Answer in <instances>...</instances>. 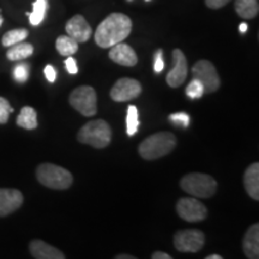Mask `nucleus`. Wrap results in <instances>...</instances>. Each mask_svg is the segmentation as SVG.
<instances>
[{"mask_svg": "<svg viewBox=\"0 0 259 259\" xmlns=\"http://www.w3.org/2000/svg\"><path fill=\"white\" fill-rule=\"evenodd\" d=\"M77 138L80 143L92 145L93 148H106L112 139L111 126L102 119L89 121L79 130Z\"/></svg>", "mask_w": 259, "mask_h": 259, "instance_id": "obj_3", "label": "nucleus"}, {"mask_svg": "<svg viewBox=\"0 0 259 259\" xmlns=\"http://www.w3.org/2000/svg\"><path fill=\"white\" fill-rule=\"evenodd\" d=\"M136 257L134 255H130V254H118L115 255V259H135Z\"/></svg>", "mask_w": 259, "mask_h": 259, "instance_id": "obj_34", "label": "nucleus"}, {"mask_svg": "<svg viewBox=\"0 0 259 259\" xmlns=\"http://www.w3.org/2000/svg\"><path fill=\"white\" fill-rule=\"evenodd\" d=\"M169 120L173 122V124L181 126V127H189V125H190V116H189V114H186V113H184V112L170 114Z\"/></svg>", "mask_w": 259, "mask_h": 259, "instance_id": "obj_28", "label": "nucleus"}, {"mask_svg": "<svg viewBox=\"0 0 259 259\" xmlns=\"http://www.w3.org/2000/svg\"><path fill=\"white\" fill-rule=\"evenodd\" d=\"M132 21L124 14L109 15L97 27L94 38L97 46L101 48H111L114 45L122 42L131 34Z\"/></svg>", "mask_w": 259, "mask_h": 259, "instance_id": "obj_1", "label": "nucleus"}, {"mask_svg": "<svg viewBox=\"0 0 259 259\" xmlns=\"http://www.w3.org/2000/svg\"><path fill=\"white\" fill-rule=\"evenodd\" d=\"M48 9L47 0H35L32 4V12L29 15V21L31 25H38L46 17V12Z\"/></svg>", "mask_w": 259, "mask_h": 259, "instance_id": "obj_22", "label": "nucleus"}, {"mask_svg": "<svg viewBox=\"0 0 259 259\" xmlns=\"http://www.w3.org/2000/svg\"><path fill=\"white\" fill-rule=\"evenodd\" d=\"M109 58L111 60L114 61V63L122 65V66H135L136 64L138 63V57L136 54L134 48L128 45L122 44V42H119V44L114 45V46L111 47V52H109Z\"/></svg>", "mask_w": 259, "mask_h": 259, "instance_id": "obj_14", "label": "nucleus"}, {"mask_svg": "<svg viewBox=\"0 0 259 259\" xmlns=\"http://www.w3.org/2000/svg\"><path fill=\"white\" fill-rule=\"evenodd\" d=\"M11 113H14V108L10 106L8 100L4 97H0V124H6Z\"/></svg>", "mask_w": 259, "mask_h": 259, "instance_id": "obj_27", "label": "nucleus"}, {"mask_svg": "<svg viewBox=\"0 0 259 259\" xmlns=\"http://www.w3.org/2000/svg\"><path fill=\"white\" fill-rule=\"evenodd\" d=\"M205 245V235L198 229H184L174 235V246L179 252L197 253Z\"/></svg>", "mask_w": 259, "mask_h": 259, "instance_id": "obj_7", "label": "nucleus"}, {"mask_svg": "<svg viewBox=\"0 0 259 259\" xmlns=\"http://www.w3.org/2000/svg\"><path fill=\"white\" fill-rule=\"evenodd\" d=\"M138 111L136 106H128L127 108V116H126V127H127V135L134 136L138 131Z\"/></svg>", "mask_w": 259, "mask_h": 259, "instance_id": "obj_24", "label": "nucleus"}, {"mask_svg": "<svg viewBox=\"0 0 259 259\" xmlns=\"http://www.w3.org/2000/svg\"><path fill=\"white\" fill-rule=\"evenodd\" d=\"M38 183L48 189L67 190L72 185L73 177L69 170L53 163H42L36 169Z\"/></svg>", "mask_w": 259, "mask_h": 259, "instance_id": "obj_4", "label": "nucleus"}, {"mask_svg": "<svg viewBox=\"0 0 259 259\" xmlns=\"http://www.w3.org/2000/svg\"><path fill=\"white\" fill-rule=\"evenodd\" d=\"M153 259H171V257L168 253H164V252H154L153 255H151Z\"/></svg>", "mask_w": 259, "mask_h": 259, "instance_id": "obj_33", "label": "nucleus"}, {"mask_svg": "<svg viewBox=\"0 0 259 259\" xmlns=\"http://www.w3.org/2000/svg\"><path fill=\"white\" fill-rule=\"evenodd\" d=\"M180 186L187 194L197 198H210L218 190L216 180L211 176L203 173L187 174L180 180Z\"/></svg>", "mask_w": 259, "mask_h": 259, "instance_id": "obj_5", "label": "nucleus"}, {"mask_svg": "<svg viewBox=\"0 0 259 259\" xmlns=\"http://www.w3.org/2000/svg\"><path fill=\"white\" fill-rule=\"evenodd\" d=\"M44 72H45V76H46V78H47L48 82L53 83L54 80H56L57 72H56V69H54V67L52 66V65H47V66L45 67Z\"/></svg>", "mask_w": 259, "mask_h": 259, "instance_id": "obj_32", "label": "nucleus"}, {"mask_svg": "<svg viewBox=\"0 0 259 259\" xmlns=\"http://www.w3.org/2000/svg\"><path fill=\"white\" fill-rule=\"evenodd\" d=\"M235 11L241 18L252 19L259 12V0H235Z\"/></svg>", "mask_w": 259, "mask_h": 259, "instance_id": "obj_18", "label": "nucleus"}, {"mask_svg": "<svg viewBox=\"0 0 259 259\" xmlns=\"http://www.w3.org/2000/svg\"><path fill=\"white\" fill-rule=\"evenodd\" d=\"M66 32L69 36L76 40L78 44L87 42L92 36V27L82 15H76L66 23Z\"/></svg>", "mask_w": 259, "mask_h": 259, "instance_id": "obj_13", "label": "nucleus"}, {"mask_svg": "<svg viewBox=\"0 0 259 259\" xmlns=\"http://www.w3.org/2000/svg\"><path fill=\"white\" fill-rule=\"evenodd\" d=\"M29 250L34 258L36 259H65L63 252L48 245L42 240H32L29 245Z\"/></svg>", "mask_w": 259, "mask_h": 259, "instance_id": "obj_15", "label": "nucleus"}, {"mask_svg": "<svg viewBox=\"0 0 259 259\" xmlns=\"http://www.w3.org/2000/svg\"><path fill=\"white\" fill-rule=\"evenodd\" d=\"M171 57H173V69L167 74V83L171 88H178L186 80L187 60L185 54L180 50H174Z\"/></svg>", "mask_w": 259, "mask_h": 259, "instance_id": "obj_11", "label": "nucleus"}, {"mask_svg": "<svg viewBox=\"0 0 259 259\" xmlns=\"http://www.w3.org/2000/svg\"><path fill=\"white\" fill-rule=\"evenodd\" d=\"M29 31L27 29H14L10 30L2 38V44L4 47H11L18 42L24 41L28 37Z\"/></svg>", "mask_w": 259, "mask_h": 259, "instance_id": "obj_23", "label": "nucleus"}, {"mask_svg": "<svg viewBox=\"0 0 259 259\" xmlns=\"http://www.w3.org/2000/svg\"><path fill=\"white\" fill-rule=\"evenodd\" d=\"M192 77L193 79L199 80L203 84L205 93L216 92L221 85L218 71L209 60H199L198 63L194 64L192 67Z\"/></svg>", "mask_w": 259, "mask_h": 259, "instance_id": "obj_8", "label": "nucleus"}, {"mask_svg": "<svg viewBox=\"0 0 259 259\" xmlns=\"http://www.w3.org/2000/svg\"><path fill=\"white\" fill-rule=\"evenodd\" d=\"M57 51L59 52L61 56L70 57L73 56L77 51H78V42L73 40L69 35H61L57 38L56 42Z\"/></svg>", "mask_w": 259, "mask_h": 259, "instance_id": "obj_21", "label": "nucleus"}, {"mask_svg": "<svg viewBox=\"0 0 259 259\" xmlns=\"http://www.w3.org/2000/svg\"><path fill=\"white\" fill-rule=\"evenodd\" d=\"M244 253L248 259L259 258V225L254 223L246 232L242 241Z\"/></svg>", "mask_w": 259, "mask_h": 259, "instance_id": "obj_16", "label": "nucleus"}, {"mask_svg": "<svg viewBox=\"0 0 259 259\" xmlns=\"http://www.w3.org/2000/svg\"><path fill=\"white\" fill-rule=\"evenodd\" d=\"M17 125L25 130H34L37 127V114L32 107H23L17 116Z\"/></svg>", "mask_w": 259, "mask_h": 259, "instance_id": "obj_20", "label": "nucleus"}, {"mask_svg": "<svg viewBox=\"0 0 259 259\" xmlns=\"http://www.w3.org/2000/svg\"><path fill=\"white\" fill-rule=\"evenodd\" d=\"M206 259H222V257L219 254H211V255H208Z\"/></svg>", "mask_w": 259, "mask_h": 259, "instance_id": "obj_36", "label": "nucleus"}, {"mask_svg": "<svg viewBox=\"0 0 259 259\" xmlns=\"http://www.w3.org/2000/svg\"><path fill=\"white\" fill-rule=\"evenodd\" d=\"M65 66H66L67 72L71 74H76L78 72V66H77V61L72 56L67 58L66 61H65Z\"/></svg>", "mask_w": 259, "mask_h": 259, "instance_id": "obj_30", "label": "nucleus"}, {"mask_svg": "<svg viewBox=\"0 0 259 259\" xmlns=\"http://www.w3.org/2000/svg\"><path fill=\"white\" fill-rule=\"evenodd\" d=\"M177 212L186 222H200L208 216L206 206L197 198H181L178 200Z\"/></svg>", "mask_w": 259, "mask_h": 259, "instance_id": "obj_9", "label": "nucleus"}, {"mask_svg": "<svg viewBox=\"0 0 259 259\" xmlns=\"http://www.w3.org/2000/svg\"><path fill=\"white\" fill-rule=\"evenodd\" d=\"M70 105L84 116H94L97 112V96L95 89L82 85L70 95Z\"/></svg>", "mask_w": 259, "mask_h": 259, "instance_id": "obj_6", "label": "nucleus"}, {"mask_svg": "<svg viewBox=\"0 0 259 259\" xmlns=\"http://www.w3.org/2000/svg\"><path fill=\"white\" fill-rule=\"evenodd\" d=\"M177 138L171 132H157L145 138L138 147V153L144 160H157L173 151Z\"/></svg>", "mask_w": 259, "mask_h": 259, "instance_id": "obj_2", "label": "nucleus"}, {"mask_svg": "<svg viewBox=\"0 0 259 259\" xmlns=\"http://www.w3.org/2000/svg\"><path fill=\"white\" fill-rule=\"evenodd\" d=\"M3 24V18H2V16H0V25Z\"/></svg>", "mask_w": 259, "mask_h": 259, "instance_id": "obj_37", "label": "nucleus"}, {"mask_svg": "<svg viewBox=\"0 0 259 259\" xmlns=\"http://www.w3.org/2000/svg\"><path fill=\"white\" fill-rule=\"evenodd\" d=\"M34 53V47L31 44L28 42H18V44L14 45V46L9 47V51L6 52V57L11 61H19L27 59Z\"/></svg>", "mask_w": 259, "mask_h": 259, "instance_id": "obj_19", "label": "nucleus"}, {"mask_svg": "<svg viewBox=\"0 0 259 259\" xmlns=\"http://www.w3.org/2000/svg\"><path fill=\"white\" fill-rule=\"evenodd\" d=\"M244 185L246 192L254 200H259V163L254 162L244 174Z\"/></svg>", "mask_w": 259, "mask_h": 259, "instance_id": "obj_17", "label": "nucleus"}, {"mask_svg": "<svg viewBox=\"0 0 259 259\" xmlns=\"http://www.w3.org/2000/svg\"><path fill=\"white\" fill-rule=\"evenodd\" d=\"M231 0H205V4L210 9H221L223 6L228 4Z\"/></svg>", "mask_w": 259, "mask_h": 259, "instance_id": "obj_31", "label": "nucleus"}, {"mask_svg": "<svg viewBox=\"0 0 259 259\" xmlns=\"http://www.w3.org/2000/svg\"><path fill=\"white\" fill-rule=\"evenodd\" d=\"M205 92H204V87L203 84L197 79H192L190 82L189 85L186 88V95L190 97V99H200Z\"/></svg>", "mask_w": 259, "mask_h": 259, "instance_id": "obj_25", "label": "nucleus"}, {"mask_svg": "<svg viewBox=\"0 0 259 259\" xmlns=\"http://www.w3.org/2000/svg\"><path fill=\"white\" fill-rule=\"evenodd\" d=\"M147 2H150V0H147Z\"/></svg>", "mask_w": 259, "mask_h": 259, "instance_id": "obj_38", "label": "nucleus"}, {"mask_svg": "<svg viewBox=\"0 0 259 259\" xmlns=\"http://www.w3.org/2000/svg\"><path fill=\"white\" fill-rule=\"evenodd\" d=\"M239 30H240L241 34H245V32L247 31V24H246V23H241L240 27H239Z\"/></svg>", "mask_w": 259, "mask_h": 259, "instance_id": "obj_35", "label": "nucleus"}, {"mask_svg": "<svg viewBox=\"0 0 259 259\" xmlns=\"http://www.w3.org/2000/svg\"><path fill=\"white\" fill-rule=\"evenodd\" d=\"M23 194L15 189H0V218L15 212L23 204Z\"/></svg>", "mask_w": 259, "mask_h": 259, "instance_id": "obj_12", "label": "nucleus"}, {"mask_svg": "<svg viewBox=\"0 0 259 259\" xmlns=\"http://www.w3.org/2000/svg\"><path fill=\"white\" fill-rule=\"evenodd\" d=\"M142 92V85L138 80L132 78H121L116 80L111 90L113 101L125 102L134 100L139 96Z\"/></svg>", "mask_w": 259, "mask_h": 259, "instance_id": "obj_10", "label": "nucleus"}, {"mask_svg": "<svg viewBox=\"0 0 259 259\" xmlns=\"http://www.w3.org/2000/svg\"><path fill=\"white\" fill-rule=\"evenodd\" d=\"M14 78L18 83L27 82L29 78V65L25 63H21L16 65L14 69Z\"/></svg>", "mask_w": 259, "mask_h": 259, "instance_id": "obj_26", "label": "nucleus"}, {"mask_svg": "<svg viewBox=\"0 0 259 259\" xmlns=\"http://www.w3.org/2000/svg\"><path fill=\"white\" fill-rule=\"evenodd\" d=\"M164 69V61H163V51L158 50L155 53V63H154V70L156 73L162 72Z\"/></svg>", "mask_w": 259, "mask_h": 259, "instance_id": "obj_29", "label": "nucleus"}]
</instances>
